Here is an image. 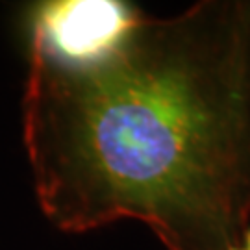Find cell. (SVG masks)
<instances>
[{
  "mask_svg": "<svg viewBox=\"0 0 250 250\" xmlns=\"http://www.w3.org/2000/svg\"><path fill=\"white\" fill-rule=\"evenodd\" d=\"M24 145L46 219H135L167 250H235L250 219V0L137 8L83 58L30 45Z\"/></svg>",
  "mask_w": 250,
  "mask_h": 250,
  "instance_id": "cell-1",
  "label": "cell"
},
{
  "mask_svg": "<svg viewBox=\"0 0 250 250\" xmlns=\"http://www.w3.org/2000/svg\"><path fill=\"white\" fill-rule=\"evenodd\" d=\"M125 0H46L28 11V45L63 58H83L111 43L134 17Z\"/></svg>",
  "mask_w": 250,
  "mask_h": 250,
  "instance_id": "cell-2",
  "label": "cell"
},
{
  "mask_svg": "<svg viewBox=\"0 0 250 250\" xmlns=\"http://www.w3.org/2000/svg\"><path fill=\"white\" fill-rule=\"evenodd\" d=\"M235 250H250V226H249V230L245 232V237H243L241 247H239V249H235Z\"/></svg>",
  "mask_w": 250,
  "mask_h": 250,
  "instance_id": "cell-3",
  "label": "cell"
}]
</instances>
